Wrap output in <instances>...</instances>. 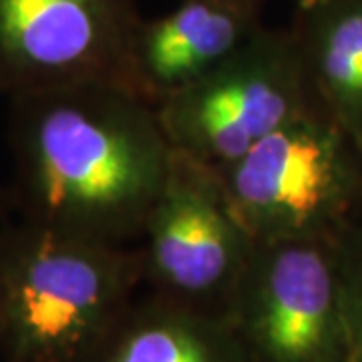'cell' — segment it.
Masks as SVG:
<instances>
[{
  "label": "cell",
  "mask_w": 362,
  "mask_h": 362,
  "mask_svg": "<svg viewBox=\"0 0 362 362\" xmlns=\"http://www.w3.org/2000/svg\"><path fill=\"white\" fill-rule=\"evenodd\" d=\"M290 33L316 103L362 147V0H300Z\"/></svg>",
  "instance_id": "30bf717a"
},
{
  "label": "cell",
  "mask_w": 362,
  "mask_h": 362,
  "mask_svg": "<svg viewBox=\"0 0 362 362\" xmlns=\"http://www.w3.org/2000/svg\"><path fill=\"white\" fill-rule=\"evenodd\" d=\"M11 149L18 218L123 246L175 156L156 107L111 83L11 99Z\"/></svg>",
  "instance_id": "6da1fadb"
},
{
  "label": "cell",
  "mask_w": 362,
  "mask_h": 362,
  "mask_svg": "<svg viewBox=\"0 0 362 362\" xmlns=\"http://www.w3.org/2000/svg\"><path fill=\"white\" fill-rule=\"evenodd\" d=\"M270 0H180L143 18L131 39L125 87L153 107L226 63L264 28Z\"/></svg>",
  "instance_id": "ba28073f"
},
{
  "label": "cell",
  "mask_w": 362,
  "mask_h": 362,
  "mask_svg": "<svg viewBox=\"0 0 362 362\" xmlns=\"http://www.w3.org/2000/svg\"><path fill=\"white\" fill-rule=\"evenodd\" d=\"M314 105L292 33L264 26L156 109L175 151L220 171Z\"/></svg>",
  "instance_id": "277c9868"
},
{
  "label": "cell",
  "mask_w": 362,
  "mask_h": 362,
  "mask_svg": "<svg viewBox=\"0 0 362 362\" xmlns=\"http://www.w3.org/2000/svg\"><path fill=\"white\" fill-rule=\"evenodd\" d=\"M87 362H250L226 316L147 292Z\"/></svg>",
  "instance_id": "9c48e42d"
},
{
  "label": "cell",
  "mask_w": 362,
  "mask_h": 362,
  "mask_svg": "<svg viewBox=\"0 0 362 362\" xmlns=\"http://www.w3.org/2000/svg\"><path fill=\"white\" fill-rule=\"evenodd\" d=\"M218 175L256 242H334L362 199V147L314 105Z\"/></svg>",
  "instance_id": "3957f363"
},
{
  "label": "cell",
  "mask_w": 362,
  "mask_h": 362,
  "mask_svg": "<svg viewBox=\"0 0 362 362\" xmlns=\"http://www.w3.org/2000/svg\"><path fill=\"white\" fill-rule=\"evenodd\" d=\"M139 21L135 0H0V95L125 87Z\"/></svg>",
  "instance_id": "52a82bcc"
},
{
  "label": "cell",
  "mask_w": 362,
  "mask_h": 362,
  "mask_svg": "<svg viewBox=\"0 0 362 362\" xmlns=\"http://www.w3.org/2000/svg\"><path fill=\"white\" fill-rule=\"evenodd\" d=\"M226 318L250 362H349L334 242H256Z\"/></svg>",
  "instance_id": "8992f818"
},
{
  "label": "cell",
  "mask_w": 362,
  "mask_h": 362,
  "mask_svg": "<svg viewBox=\"0 0 362 362\" xmlns=\"http://www.w3.org/2000/svg\"><path fill=\"white\" fill-rule=\"evenodd\" d=\"M334 252L349 362H362V221L338 235Z\"/></svg>",
  "instance_id": "8fae6325"
},
{
  "label": "cell",
  "mask_w": 362,
  "mask_h": 362,
  "mask_svg": "<svg viewBox=\"0 0 362 362\" xmlns=\"http://www.w3.org/2000/svg\"><path fill=\"white\" fill-rule=\"evenodd\" d=\"M137 242L149 292L220 316L256 247L218 171L180 151Z\"/></svg>",
  "instance_id": "5b68a950"
},
{
  "label": "cell",
  "mask_w": 362,
  "mask_h": 362,
  "mask_svg": "<svg viewBox=\"0 0 362 362\" xmlns=\"http://www.w3.org/2000/svg\"><path fill=\"white\" fill-rule=\"evenodd\" d=\"M139 286L135 247L25 218L2 226V362H87Z\"/></svg>",
  "instance_id": "7a4b0ae2"
}]
</instances>
